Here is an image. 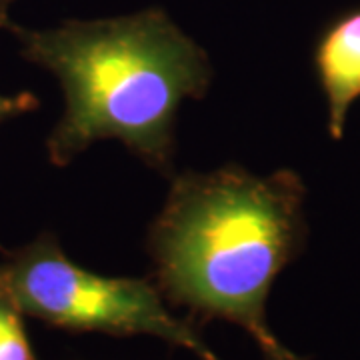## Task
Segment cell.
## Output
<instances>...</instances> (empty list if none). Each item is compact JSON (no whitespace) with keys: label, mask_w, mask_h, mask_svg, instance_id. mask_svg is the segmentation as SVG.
I'll list each match as a JSON object with an SVG mask.
<instances>
[{"label":"cell","mask_w":360,"mask_h":360,"mask_svg":"<svg viewBox=\"0 0 360 360\" xmlns=\"http://www.w3.org/2000/svg\"><path fill=\"white\" fill-rule=\"evenodd\" d=\"M304 198L288 168L180 174L148 234L158 290L194 314L238 324L266 360H304L266 322L270 286L307 245Z\"/></svg>","instance_id":"cell-1"},{"label":"cell","mask_w":360,"mask_h":360,"mask_svg":"<svg viewBox=\"0 0 360 360\" xmlns=\"http://www.w3.org/2000/svg\"><path fill=\"white\" fill-rule=\"evenodd\" d=\"M11 30L20 54L52 72L65 92V115L46 141L54 167H66L96 141L116 139L148 167L170 170L176 110L184 98L205 96L212 68L167 13L148 8Z\"/></svg>","instance_id":"cell-2"},{"label":"cell","mask_w":360,"mask_h":360,"mask_svg":"<svg viewBox=\"0 0 360 360\" xmlns=\"http://www.w3.org/2000/svg\"><path fill=\"white\" fill-rule=\"evenodd\" d=\"M0 278L22 314L54 328L112 336L150 335L191 350L196 359L220 360L188 322L167 309L156 284L80 269L52 232H42L32 243L6 252Z\"/></svg>","instance_id":"cell-3"},{"label":"cell","mask_w":360,"mask_h":360,"mask_svg":"<svg viewBox=\"0 0 360 360\" xmlns=\"http://www.w3.org/2000/svg\"><path fill=\"white\" fill-rule=\"evenodd\" d=\"M312 60L326 101V129L333 141H340L348 112L360 101V8L328 22L316 40Z\"/></svg>","instance_id":"cell-4"},{"label":"cell","mask_w":360,"mask_h":360,"mask_svg":"<svg viewBox=\"0 0 360 360\" xmlns=\"http://www.w3.org/2000/svg\"><path fill=\"white\" fill-rule=\"evenodd\" d=\"M0 360H39L26 335L22 310L0 278Z\"/></svg>","instance_id":"cell-5"},{"label":"cell","mask_w":360,"mask_h":360,"mask_svg":"<svg viewBox=\"0 0 360 360\" xmlns=\"http://www.w3.org/2000/svg\"><path fill=\"white\" fill-rule=\"evenodd\" d=\"M39 98L32 92L0 94V122L13 120L16 116L28 115L39 108Z\"/></svg>","instance_id":"cell-6"},{"label":"cell","mask_w":360,"mask_h":360,"mask_svg":"<svg viewBox=\"0 0 360 360\" xmlns=\"http://www.w3.org/2000/svg\"><path fill=\"white\" fill-rule=\"evenodd\" d=\"M16 0H0V28H11V8Z\"/></svg>","instance_id":"cell-7"}]
</instances>
